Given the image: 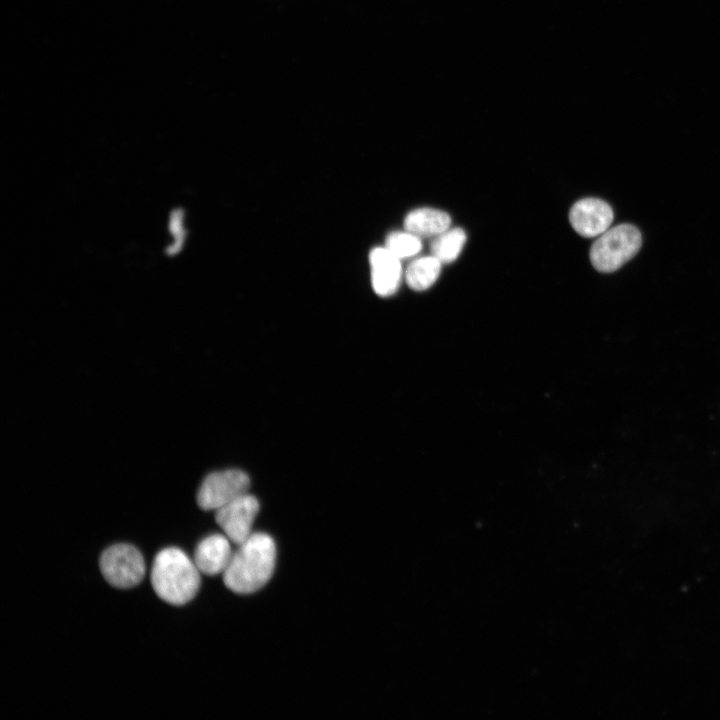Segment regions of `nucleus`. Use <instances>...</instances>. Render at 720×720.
<instances>
[{"instance_id": "11", "label": "nucleus", "mask_w": 720, "mask_h": 720, "mask_svg": "<svg viewBox=\"0 0 720 720\" xmlns=\"http://www.w3.org/2000/svg\"><path fill=\"white\" fill-rule=\"evenodd\" d=\"M442 263L433 255L413 260L406 269L405 279L416 291L426 290L438 279Z\"/></svg>"}, {"instance_id": "4", "label": "nucleus", "mask_w": 720, "mask_h": 720, "mask_svg": "<svg viewBox=\"0 0 720 720\" xmlns=\"http://www.w3.org/2000/svg\"><path fill=\"white\" fill-rule=\"evenodd\" d=\"M100 570L113 587L127 589L138 585L145 575V562L137 548L130 544H115L101 555Z\"/></svg>"}, {"instance_id": "5", "label": "nucleus", "mask_w": 720, "mask_h": 720, "mask_svg": "<svg viewBox=\"0 0 720 720\" xmlns=\"http://www.w3.org/2000/svg\"><path fill=\"white\" fill-rule=\"evenodd\" d=\"M249 484L247 474L238 469L210 473L204 478L198 489L197 504L202 510L217 511L246 494Z\"/></svg>"}, {"instance_id": "2", "label": "nucleus", "mask_w": 720, "mask_h": 720, "mask_svg": "<svg viewBox=\"0 0 720 720\" xmlns=\"http://www.w3.org/2000/svg\"><path fill=\"white\" fill-rule=\"evenodd\" d=\"M200 571L185 552L176 547L161 550L154 559L151 584L157 596L171 605L192 600L200 586Z\"/></svg>"}, {"instance_id": "6", "label": "nucleus", "mask_w": 720, "mask_h": 720, "mask_svg": "<svg viewBox=\"0 0 720 720\" xmlns=\"http://www.w3.org/2000/svg\"><path fill=\"white\" fill-rule=\"evenodd\" d=\"M258 511V500L246 493L218 509L215 519L230 541L239 545L252 534Z\"/></svg>"}, {"instance_id": "1", "label": "nucleus", "mask_w": 720, "mask_h": 720, "mask_svg": "<svg viewBox=\"0 0 720 720\" xmlns=\"http://www.w3.org/2000/svg\"><path fill=\"white\" fill-rule=\"evenodd\" d=\"M223 572L227 588L238 594H249L262 588L271 578L276 561L273 539L265 533H252L238 545Z\"/></svg>"}, {"instance_id": "14", "label": "nucleus", "mask_w": 720, "mask_h": 720, "mask_svg": "<svg viewBox=\"0 0 720 720\" xmlns=\"http://www.w3.org/2000/svg\"><path fill=\"white\" fill-rule=\"evenodd\" d=\"M182 215L178 212H175L170 217V229L171 234L174 237L175 243L172 246V250L176 251L179 249V245L182 244V240L184 239V232H183V226H182Z\"/></svg>"}, {"instance_id": "8", "label": "nucleus", "mask_w": 720, "mask_h": 720, "mask_svg": "<svg viewBox=\"0 0 720 720\" xmlns=\"http://www.w3.org/2000/svg\"><path fill=\"white\" fill-rule=\"evenodd\" d=\"M400 260L386 246L370 252L371 283L375 293L386 297L397 291L402 278Z\"/></svg>"}, {"instance_id": "13", "label": "nucleus", "mask_w": 720, "mask_h": 720, "mask_svg": "<svg viewBox=\"0 0 720 720\" xmlns=\"http://www.w3.org/2000/svg\"><path fill=\"white\" fill-rule=\"evenodd\" d=\"M386 247L398 258L404 259L418 254L422 248L421 238L407 230L392 232L386 238Z\"/></svg>"}, {"instance_id": "3", "label": "nucleus", "mask_w": 720, "mask_h": 720, "mask_svg": "<svg viewBox=\"0 0 720 720\" xmlns=\"http://www.w3.org/2000/svg\"><path fill=\"white\" fill-rule=\"evenodd\" d=\"M641 244V233L635 226L620 224L599 235L591 246L590 261L600 272H613L633 258Z\"/></svg>"}, {"instance_id": "7", "label": "nucleus", "mask_w": 720, "mask_h": 720, "mask_svg": "<svg viewBox=\"0 0 720 720\" xmlns=\"http://www.w3.org/2000/svg\"><path fill=\"white\" fill-rule=\"evenodd\" d=\"M613 210L598 198H584L575 202L569 211L573 229L583 237H595L609 229L613 221Z\"/></svg>"}, {"instance_id": "9", "label": "nucleus", "mask_w": 720, "mask_h": 720, "mask_svg": "<svg viewBox=\"0 0 720 720\" xmlns=\"http://www.w3.org/2000/svg\"><path fill=\"white\" fill-rule=\"evenodd\" d=\"M233 552L226 535L213 534L199 542L195 549L194 563L206 575H217L225 571Z\"/></svg>"}, {"instance_id": "12", "label": "nucleus", "mask_w": 720, "mask_h": 720, "mask_svg": "<svg viewBox=\"0 0 720 720\" xmlns=\"http://www.w3.org/2000/svg\"><path fill=\"white\" fill-rule=\"evenodd\" d=\"M466 239V233L463 229H448L434 237L430 244L431 255L436 257L442 264L451 263L460 255Z\"/></svg>"}, {"instance_id": "10", "label": "nucleus", "mask_w": 720, "mask_h": 720, "mask_svg": "<svg viewBox=\"0 0 720 720\" xmlns=\"http://www.w3.org/2000/svg\"><path fill=\"white\" fill-rule=\"evenodd\" d=\"M450 216L434 208H418L404 219L405 230L421 237H436L449 229Z\"/></svg>"}]
</instances>
